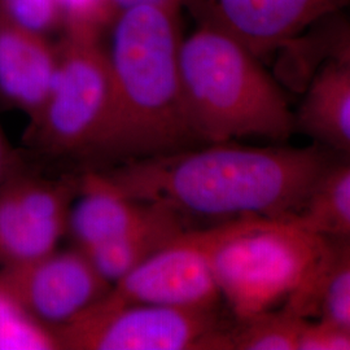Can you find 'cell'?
<instances>
[{"label": "cell", "mask_w": 350, "mask_h": 350, "mask_svg": "<svg viewBox=\"0 0 350 350\" xmlns=\"http://www.w3.org/2000/svg\"><path fill=\"white\" fill-rule=\"evenodd\" d=\"M332 163L325 150L257 148L234 142L120 163L103 175L134 200L186 215L287 218Z\"/></svg>", "instance_id": "cell-1"}, {"label": "cell", "mask_w": 350, "mask_h": 350, "mask_svg": "<svg viewBox=\"0 0 350 350\" xmlns=\"http://www.w3.org/2000/svg\"><path fill=\"white\" fill-rule=\"evenodd\" d=\"M105 47L111 105L86 159L127 163L189 148L179 79V11L139 5L117 13Z\"/></svg>", "instance_id": "cell-2"}, {"label": "cell", "mask_w": 350, "mask_h": 350, "mask_svg": "<svg viewBox=\"0 0 350 350\" xmlns=\"http://www.w3.org/2000/svg\"><path fill=\"white\" fill-rule=\"evenodd\" d=\"M179 79L189 131L215 144L261 137L287 140L295 116L261 63L238 39L200 24L179 47Z\"/></svg>", "instance_id": "cell-3"}, {"label": "cell", "mask_w": 350, "mask_h": 350, "mask_svg": "<svg viewBox=\"0 0 350 350\" xmlns=\"http://www.w3.org/2000/svg\"><path fill=\"white\" fill-rule=\"evenodd\" d=\"M325 241L286 218H240L213 257L221 299L235 319L271 310L300 284Z\"/></svg>", "instance_id": "cell-4"}, {"label": "cell", "mask_w": 350, "mask_h": 350, "mask_svg": "<svg viewBox=\"0 0 350 350\" xmlns=\"http://www.w3.org/2000/svg\"><path fill=\"white\" fill-rule=\"evenodd\" d=\"M49 98L29 126V139L51 156L88 157L111 105V69L100 34L63 31Z\"/></svg>", "instance_id": "cell-5"}, {"label": "cell", "mask_w": 350, "mask_h": 350, "mask_svg": "<svg viewBox=\"0 0 350 350\" xmlns=\"http://www.w3.org/2000/svg\"><path fill=\"white\" fill-rule=\"evenodd\" d=\"M230 325L218 308L109 304L101 299L53 334L60 349L226 350Z\"/></svg>", "instance_id": "cell-6"}, {"label": "cell", "mask_w": 350, "mask_h": 350, "mask_svg": "<svg viewBox=\"0 0 350 350\" xmlns=\"http://www.w3.org/2000/svg\"><path fill=\"white\" fill-rule=\"evenodd\" d=\"M239 219L206 230H186L113 283L103 300L183 309L218 308L221 295L213 271V257Z\"/></svg>", "instance_id": "cell-7"}, {"label": "cell", "mask_w": 350, "mask_h": 350, "mask_svg": "<svg viewBox=\"0 0 350 350\" xmlns=\"http://www.w3.org/2000/svg\"><path fill=\"white\" fill-rule=\"evenodd\" d=\"M79 178L47 179L16 169L0 186V269L37 260L68 228Z\"/></svg>", "instance_id": "cell-8"}, {"label": "cell", "mask_w": 350, "mask_h": 350, "mask_svg": "<svg viewBox=\"0 0 350 350\" xmlns=\"http://www.w3.org/2000/svg\"><path fill=\"white\" fill-rule=\"evenodd\" d=\"M0 278L26 312L52 332L85 313L112 288L77 247L1 267Z\"/></svg>", "instance_id": "cell-9"}, {"label": "cell", "mask_w": 350, "mask_h": 350, "mask_svg": "<svg viewBox=\"0 0 350 350\" xmlns=\"http://www.w3.org/2000/svg\"><path fill=\"white\" fill-rule=\"evenodd\" d=\"M342 0H183L200 24L238 39L261 57L335 12Z\"/></svg>", "instance_id": "cell-10"}, {"label": "cell", "mask_w": 350, "mask_h": 350, "mask_svg": "<svg viewBox=\"0 0 350 350\" xmlns=\"http://www.w3.org/2000/svg\"><path fill=\"white\" fill-rule=\"evenodd\" d=\"M57 69L50 36L0 16V98L33 122L49 98Z\"/></svg>", "instance_id": "cell-11"}, {"label": "cell", "mask_w": 350, "mask_h": 350, "mask_svg": "<svg viewBox=\"0 0 350 350\" xmlns=\"http://www.w3.org/2000/svg\"><path fill=\"white\" fill-rule=\"evenodd\" d=\"M154 206L126 196L101 172H88L79 178L66 232L77 248L88 250L125 234L143 222Z\"/></svg>", "instance_id": "cell-12"}, {"label": "cell", "mask_w": 350, "mask_h": 350, "mask_svg": "<svg viewBox=\"0 0 350 350\" xmlns=\"http://www.w3.org/2000/svg\"><path fill=\"white\" fill-rule=\"evenodd\" d=\"M284 310L304 319L325 321L350 329L349 238L327 239Z\"/></svg>", "instance_id": "cell-13"}, {"label": "cell", "mask_w": 350, "mask_h": 350, "mask_svg": "<svg viewBox=\"0 0 350 350\" xmlns=\"http://www.w3.org/2000/svg\"><path fill=\"white\" fill-rule=\"evenodd\" d=\"M295 125L332 150H350V57L332 59L314 75Z\"/></svg>", "instance_id": "cell-14"}, {"label": "cell", "mask_w": 350, "mask_h": 350, "mask_svg": "<svg viewBox=\"0 0 350 350\" xmlns=\"http://www.w3.org/2000/svg\"><path fill=\"white\" fill-rule=\"evenodd\" d=\"M186 230L183 215L156 204L153 212L143 222L125 234L81 250L98 273L113 284Z\"/></svg>", "instance_id": "cell-15"}, {"label": "cell", "mask_w": 350, "mask_h": 350, "mask_svg": "<svg viewBox=\"0 0 350 350\" xmlns=\"http://www.w3.org/2000/svg\"><path fill=\"white\" fill-rule=\"evenodd\" d=\"M286 219L322 238H349V163H329L314 180L300 208Z\"/></svg>", "instance_id": "cell-16"}, {"label": "cell", "mask_w": 350, "mask_h": 350, "mask_svg": "<svg viewBox=\"0 0 350 350\" xmlns=\"http://www.w3.org/2000/svg\"><path fill=\"white\" fill-rule=\"evenodd\" d=\"M302 319L284 309L237 319L226 332V350H297Z\"/></svg>", "instance_id": "cell-17"}, {"label": "cell", "mask_w": 350, "mask_h": 350, "mask_svg": "<svg viewBox=\"0 0 350 350\" xmlns=\"http://www.w3.org/2000/svg\"><path fill=\"white\" fill-rule=\"evenodd\" d=\"M57 349L55 334L26 312L0 278V350Z\"/></svg>", "instance_id": "cell-18"}, {"label": "cell", "mask_w": 350, "mask_h": 350, "mask_svg": "<svg viewBox=\"0 0 350 350\" xmlns=\"http://www.w3.org/2000/svg\"><path fill=\"white\" fill-rule=\"evenodd\" d=\"M62 18L63 31L100 34L113 14L109 0H53Z\"/></svg>", "instance_id": "cell-19"}, {"label": "cell", "mask_w": 350, "mask_h": 350, "mask_svg": "<svg viewBox=\"0 0 350 350\" xmlns=\"http://www.w3.org/2000/svg\"><path fill=\"white\" fill-rule=\"evenodd\" d=\"M0 16L46 36L62 27L53 0H0Z\"/></svg>", "instance_id": "cell-20"}, {"label": "cell", "mask_w": 350, "mask_h": 350, "mask_svg": "<svg viewBox=\"0 0 350 350\" xmlns=\"http://www.w3.org/2000/svg\"><path fill=\"white\" fill-rule=\"evenodd\" d=\"M350 349V329L325 321L302 319L297 350Z\"/></svg>", "instance_id": "cell-21"}, {"label": "cell", "mask_w": 350, "mask_h": 350, "mask_svg": "<svg viewBox=\"0 0 350 350\" xmlns=\"http://www.w3.org/2000/svg\"><path fill=\"white\" fill-rule=\"evenodd\" d=\"M109 3H111L113 17L117 13L122 12L129 8L139 7V5H154V7H163V8L175 10V11H180L183 5V0H109Z\"/></svg>", "instance_id": "cell-22"}, {"label": "cell", "mask_w": 350, "mask_h": 350, "mask_svg": "<svg viewBox=\"0 0 350 350\" xmlns=\"http://www.w3.org/2000/svg\"><path fill=\"white\" fill-rule=\"evenodd\" d=\"M17 169V159L0 126V186Z\"/></svg>", "instance_id": "cell-23"}]
</instances>
